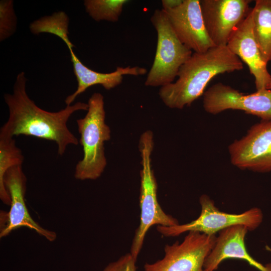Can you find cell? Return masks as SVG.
Returning <instances> with one entry per match:
<instances>
[{
    "mask_svg": "<svg viewBox=\"0 0 271 271\" xmlns=\"http://www.w3.org/2000/svg\"><path fill=\"white\" fill-rule=\"evenodd\" d=\"M27 81L25 73H20L13 93L4 95L9 117L1 128L0 138L9 139L24 135L53 141L57 145L59 155L63 156L68 146L79 144L78 139L68 127V121L74 112L87 111L88 103L78 102L56 112L45 110L29 97Z\"/></svg>",
    "mask_w": 271,
    "mask_h": 271,
    "instance_id": "obj_1",
    "label": "cell"
},
{
    "mask_svg": "<svg viewBox=\"0 0 271 271\" xmlns=\"http://www.w3.org/2000/svg\"><path fill=\"white\" fill-rule=\"evenodd\" d=\"M241 60L227 46H215L204 53H195L180 67L175 81L162 86L159 95L168 107L183 109L203 95L215 76L239 71Z\"/></svg>",
    "mask_w": 271,
    "mask_h": 271,
    "instance_id": "obj_2",
    "label": "cell"
},
{
    "mask_svg": "<svg viewBox=\"0 0 271 271\" xmlns=\"http://www.w3.org/2000/svg\"><path fill=\"white\" fill-rule=\"evenodd\" d=\"M87 103L86 115L76 120L83 153L75 169L74 177L79 180H96L101 175L107 165L104 143L111 137L110 127L105 123L103 96L94 93Z\"/></svg>",
    "mask_w": 271,
    "mask_h": 271,
    "instance_id": "obj_3",
    "label": "cell"
},
{
    "mask_svg": "<svg viewBox=\"0 0 271 271\" xmlns=\"http://www.w3.org/2000/svg\"><path fill=\"white\" fill-rule=\"evenodd\" d=\"M154 148L153 133L146 130L141 136L139 149L141 156L140 193V221L132 240L130 253L137 259L142 248L145 237L153 225L172 226L178 221L166 213L157 199V183L152 167L151 155Z\"/></svg>",
    "mask_w": 271,
    "mask_h": 271,
    "instance_id": "obj_4",
    "label": "cell"
},
{
    "mask_svg": "<svg viewBox=\"0 0 271 271\" xmlns=\"http://www.w3.org/2000/svg\"><path fill=\"white\" fill-rule=\"evenodd\" d=\"M151 21L157 33V44L145 84L161 87L174 81L180 67L193 53L179 40L163 10H156Z\"/></svg>",
    "mask_w": 271,
    "mask_h": 271,
    "instance_id": "obj_5",
    "label": "cell"
},
{
    "mask_svg": "<svg viewBox=\"0 0 271 271\" xmlns=\"http://www.w3.org/2000/svg\"><path fill=\"white\" fill-rule=\"evenodd\" d=\"M199 202L201 210L197 219L186 224L172 226H158L159 232L166 237L177 236L190 231L211 235L236 225H244L248 231H253L262 221L263 213L257 207L251 208L241 213H226L219 210L213 200L206 194L200 197Z\"/></svg>",
    "mask_w": 271,
    "mask_h": 271,
    "instance_id": "obj_6",
    "label": "cell"
},
{
    "mask_svg": "<svg viewBox=\"0 0 271 271\" xmlns=\"http://www.w3.org/2000/svg\"><path fill=\"white\" fill-rule=\"evenodd\" d=\"M216 235L188 232L181 242L167 244L164 257L147 263L145 271H204L205 260L216 240Z\"/></svg>",
    "mask_w": 271,
    "mask_h": 271,
    "instance_id": "obj_7",
    "label": "cell"
},
{
    "mask_svg": "<svg viewBox=\"0 0 271 271\" xmlns=\"http://www.w3.org/2000/svg\"><path fill=\"white\" fill-rule=\"evenodd\" d=\"M203 107L212 114L228 109L240 110L261 120H271V89L246 94L219 82L204 92Z\"/></svg>",
    "mask_w": 271,
    "mask_h": 271,
    "instance_id": "obj_8",
    "label": "cell"
},
{
    "mask_svg": "<svg viewBox=\"0 0 271 271\" xmlns=\"http://www.w3.org/2000/svg\"><path fill=\"white\" fill-rule=\"evenodd\" d=\"M231 164L241 170L271 172V120L253 125L242 138L228 147Z\"/></svg>",
    "mask_w": 271,
    "mask_h": 271,
    "instance_id": "obj_9",
    "label": "cell"
},
{
    "mask_svg": "<svg viewBox=\"0 0 271 271\" xmlns=\"http://www.w3.org/2000/svg\"><path fill=\"white\" fill-rule=\"evenodd\" d=\"M4 182L11 198V208L8 213H1L0 237H5L21 227H27L49 241H54L57 237L56 233L42 227L29 214L24 199L27 178L22 165L9 169L5 174Z\"/></svg>",
    "mask_w": 271,
    "mask_h": 271,
    "instance_id": "obj_10",
    "label": "cell"
},
{
    "mask_svg": "<svg viewBox=\"0 0 271 271\" xmlns=\"http://www.w3.org/2000/svg\"><path fill=\"white\" fill-rule=\"evenodd\" d=\"M249 0H201L204 25L216 46H226L234 30L250 9Z\"/></svg>",
    "mask_w": 271,
    "mask_h": 271,
    "instance_id": "obj_11",
    "label": "cell"
},
{
    "mask_svg": "<svg viewBox=\"0 0 271 271\" xmlns=\"http://www.w3.org/2000/svg\"><path fill=\"white\" fill-rule=\"evenodd\" d=\"M180 42L195 53H204L216 46L206 31L200 1L183 0L178 7L164 11Z\"/></svg>",
    "mask_w": 271,
    "mask_h": 271,
    "instance_id": "obj_12",
    "label": "cell"
},
{
    "mask_svg": "<svg viewBox=\"0 0 271 271\" xmlns=\"http://www.w3.org/2000/svg\"><path fill=\"white\" fill-rule=\"evenodd\" d=\"M226 46L247 65L250 73L254 77L256 91L266 89L271 75L254 36L251 9L234 30Z\"/></svg>",
    "mask_w": 271,
    "mask_h": 271,
    "instance_id": "obj_13",
    "label": "cell"
},
{
    "mask_svg": "<svg viewBox=\"0 0 271 271\" xmlns=\"http://www.w3.org/2000/svg\"><path fill=\"white\" fill-rule=\"evenodd\" d=\"M248 231L245 226L236 225L220 231L214 246L205 260L204 271H215L227 258L242 259L259 271H271V263L263 264L258 262L247 251L245 238Z\"/></svg>",
    "mask_w": 271,
    "mask_h": 271,
    "instance_id": "obj_14",
    "label": "cell"
},
{
    "mask_svg": "<svg viewBox=\"0 0 271 271\" xmlns=\"http://www.w3.org/2000/svg\"><path fill=\"white\" fill-rule=\"evenodd\" d=\"M60 39L66 44L70 52L74 73L78 83L75 92L65 98L66 105H71L77 96L93 85H100L106 90H110L114 87L117 80L114 72L100 73L89 68L75 55L73 50L74 46L70 41L68 34L63 35Z\"/></svg>",
    "mask_w": 271,
    "mask_h": 271,
    "instance_id": "obj_15",
    "label": "cell"
},
{
    "mask_svg": "<svg viewBox=\"0 0 271 271\" xmlns=\"http://www.w3.org/2000/svg\"><path fill=\"white\" fill-rule=\"evenodd\" d=\"M254 36L263 60L271 61V0H256L251 9Z\"/></svg>",
    "mask_w": 271,
    "mask_h": 271,
    "instance_id": "obj_16",
    "label": "cell"
},
{
    "mask_svg": "<svg viewBox=\"0 0 271 271\" xmlns=\"http://www.w3.org/2000/svg\"><path fill=\"white\" fill-rule=\"evenodd\" d=\"M24 160L22 151L14 138H0V198L7 205L11 204V198L4 184V176L11 168L22 165Z\"/></svg>",
    "mask_w": 271,
    "mask_h": 271,
    "instance_id": "obj_17",
    "label": "cell"
},
{
    "mask_svg": "<svg viewBox=\"0 0 271 271\" xmlns=\"http://www.w3.org/2000/svg\"><path fill=\"white\" fill-rule=\"evenodd\" d=\"M127 0H85L86 12L96 22L106 21L116 22Z\"/></svg>",
    "mask_w": 271,
    "mask_h": 271,
    "instance_id": "obj_18",
    "label": "cell"
},
{
    "mask_svg": "<svg viewBox=\"0 0 271 271\" xmlns=\"http://www.w3.org/2000/svg\"><path fill=\"white\" fill-rule=\"evenodd\" d=\"M17 19L12 0L0 2V41L9 38L16 30Z\"/></svg>",
    "mask_w": 271,
    "mask_h": 271,
    "instance_id": "obj_19",
    "label": "cell"
},
{
    "mask_svg": "<svg viewBox=\"0 0 271 271\" xmlns=\"http://www.w3.org/2000/svg\"><path fill=\"white\" fill-rule=\"evenodd\" d=\"M136 261L130 252L127 253L109 263L103 271H136Z\"/></svg>",
    "mask_w": 271,
    "mask_h": 271,
    "instance_id": "obj_20",
    "label": "cell"
},
{
    "mask_svg": "<svg viewBox=\"0 0 271 271\" xmlns=\"http://www.w3.org/2000/svg\"><path fill=\"white\" fill-rule=\"evenodd\" d=\"M183 1V0H162V10L166 11L174 9L180 6L182 3Z\"/></svg>",
    "mask_w": 271,
    "mask_h": 271,
    "instance_id": "obj_21",
    "label": "cell"
},
{
    "mask_svg": "<svg viewBox=\"0 0 271 271\" xmlns=\"http://www.w3.org/2000/svg\"><path fill=\"white\" fill-rule=\"evenodd\" d=\"M266 88L268 89H271V80L267 85Z\"/></svg>",
    "mask_w": 271,
    "mask_h": 271,
    "instance_id": "obj_22",
    "label": "cell"
},
{
    "mask_svg": "<svg viewBox=\"0 0 271 271\" xmlns=\"http://www.w3.org/2000/svg\"><path fill=\"white\" fill-rule=\"evenodd\" d=\"M266 249L271 252V247L269 246H266Z\"/></svg>",
    "mask_w": 271,
    "mask_h": 271,
    "instance_id": "obj_23",
    "label": "cell"
}]
</instances>
